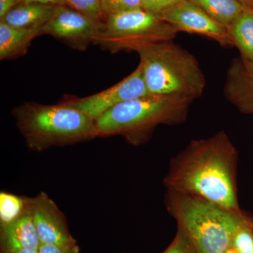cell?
I'll return each mask as SVG.
<instances>
[{
    "instance_id": "cell-9",
    "label": "cell",
    "mask_w": 253,
    "mask_h": 253,
    "mask_svg": "<svg viewBox=\"0 0 253 253\" xmlns=\"http://www.w3.org/2000/svg\"><path fill=\"white\" fill-rule=\"evenodd\" d=\"M158 16L177 32L206 37L226 47L234 46L226 28L214 21L190 0H184Z\"/></svg>"
},
{
    "instance_id": "cell-10",
    "label": "cell",
    "mask_w": 253,
    "mask_h": 253,
    "mask_svg": "<svg viewBox=\"0 0 253 253\" xmlns=\"http://www.w3.org/2000/svg\"><path fill=\"white\" fill-rule=\"evenodd\" d=\"M33 219L41 244H77L68 229L64 214L46 193L30 197Z\"/></svg>"
},
{
    "instance_id": "cell-11",
    "label": "cell",
    "mask_w": 253,
    "mask_h": 253,
    "mask_svg": "<svg viewBox=\"0 0 253 253\" xmlns=\"http://www.w3.org/2000/svg\"><path fill=\"white\" fill-rule=\"evenodd\" d=\"M224 96L241 112L253 115V61L240 56L226 73Z\"/></svg>"
},
{
    "instance_id": "cell-18",
    "label": "cell",
    "mask_w": 253,
    "mask_h": 253,
    "mask_svg": "<svg viewBox=\"0 0 253 253\" xmlns=\"http://www.w3.org/2000/svg\"><path fill=\"white\" fill-rule=\"evenodd\" d=\"M231 248L239 253H253V222L248 219L234 234Z\"/></svg>"
},
{
    "instance_id": "cell-8",
    "label": "cell",
    "mask_w": 253,
    "mask_h": 253,
    "mask_svg": "<svg viewBox=\"0 0 253 253\" xmlns=\"http://www.w3.org/2000/svg\"><path fill=\"white\" fill-rule=\"evenodd\" d=\"M145 82L142 66L137 68L127 77L109 89L87 97L73 100L66 103L96 121L109 110L118 105L149 94Z\"/></svg>"
},
{
    "instance_id": "cell-29",
    "label": "cell",
    "mask_w": 253,
    "mask_h": 253,
    "mask_svg": "<svg viewBox=\"0 0 253 253\" xmlns=\"http://www.w3.org/2000/svg\"></svg>"
},
{
    "instance_id": "cell-15",
    "label": "cell",
    "mask_w": 253,
    "mask_h": 253,
    "mask_svg": "<svg viewBox=\"0 0 253 253\" xmlns=\"http://www.w3.org/2000/svg\"><path fill=\"white\" fill-rule=\"evenodd\" d=\"M226 30L241 57L253 61V11L245 10Z\"/></svg>"
},
{
    "instance_id": "cell-25",
    "label": "cell",
    "mask_w": 253,
    "mask_h": 253,
    "mask_svg": "<svg viewBox=\"0 0 253 253\" xmlns=\"http://www.w3.org/2000/svg\"><path fill=\"white\" fill-rule=\"evenodd\" d=\"M21 3H38V4L51 5V6H63L68 5L66 0H22Z\"/></svg>"
},
{
    "instance_id": "cell-6",
    "label": "cell",
    "mask_w": 253,
    "mask_h": 253,
    "mask_svg": "<svg viewBox=\"0 0 253 253\" xmlns=\"http://www.w3.org/2000/svg\"><path fill=\"white\" fill-rule=\"evenodd\" d=\"M178 32L157 14L139 8L110 15L96 44L111 51H134L157 42L173 41Z\"/></svg>"
},
{
    "instance_id": "cell-12",
    "label": "cell",
    "mask_w": 253,
    "mask_h": 253,
    "mask_svg": "<svg viewBox=\"0 0 253 253\" xmlns=\"http://www.w3.org/2000/svg\"><path fill=\"white\" fill-rule=\"evenodd\" d=\"M0 228L1 253H12L25 249L38 251L41 246L31 207L22 217Z\"/></svg>"
},
{
    "instance_id": "cell-3",
    "label": "cell",
    "mask_w": 253,
    "mask_h": 253,
    "mask_svg": "<svg viewBox=\"0 0 253 253\" xmlns=\"http://www.w3.org/2000/svg\"><path fill=\"white\" fill-rule=\"evenodd\" d=\"M165 204L196 253H225L233 238L249 218L204 199L174 191H166Z\"/></svg>"
},
{
    "instance_id": "cell-28",
    "label": "cell",
    "mask_w": 253,
    "mask_h": 253,
    "mask_svg": "<svg viewBox=\"0 0 253 253\" xmlns=\"http://www.w3.org/2000/svg\"><path fill=\"white\" fill-rule=\"evenodd\" d=\"M225 253H239L237 251H236L235 249H233V248H230V249H228L227 251H226Z\"/></svg>"
},
{
    "instance_id": "cell-14",
    "label": "cell",
    "mask_w": 253,
    "mask_h": 253,
    "mask_svg": "<svg viewBox=\"0 0 253 253\" xmlns=\"http://www.w3.org/2000/svg\"><path fill=\"white\" fill-rule=\"evenodd\" d=\"M56 6L38 3H21L10 10L1 21L14 28H42Z\"/></svg>"
},
{
    "instance_id": "cell-21",
    "label": "cell",
    "mask_w": 253,
    "mask_h": 253,
    "mask_svg": "<svg viewBox=\"0 0 253 253\" xmlns=\"http://www.w3.org/2000/svg\"><path fill=\"white\" fill-rule=\"evenodd\" d=\"M162 253H196L194 246L184 233L178 230L175 237Z\"/></svg>"
},
{
    "instance_id": "cell-23",
    "label": "cell",
    "mask_w": 253,
    "mask_h": 253,
    "mask_svg": "<svg viewBox=\"0 0 253 253\" xmlns=\"http://www.w3.org/2000/svg\"><path fill=\"white\" fill-rule=\"evenodd\" d=\"M39 253H79L77 244L72 245L41 244L38 249Z\"/></svg>"
},
{
    "instance_id": "cell-13",
    "label": "cell",
    "mask_w": 253,
    "mask_h": 253,
    "mask_svg": "<svg viewBox=\"0 0 253 253\" xmlns=\"http://www.w3.org/2000/svg\"><path fill=\"white\" fill-rule=\"evenodd\" d=\"M42 34V28H14L0 21V59H14L26 54L31 42Z\"/></svg>"
},
{
    "instance_id": "cell-26",
    "label": "cell",
    "mask_w": 253,
    "mask_h": 253,
    "mask_svg": "<svg viewBox=\"0 0 253 253\" xmlns=\"http://www.w3.org/2000/svg\"><path fill=\"white\" fill-rule=\"evenodd\" d=\"M246 9L253 11V0H239Z\"/></svg>"
},
{
    "instance_id": "cell-5",
    "label": "cell",
    "mask_w": 253,
    "mask_h": 253,
    "mask_svg": "<svg viewBox=\"0 0 253 253\" xmlns=\"http://www.w3.org/2000/svg\"><path fill=\"white\" fill-rule=\"evenodd\" d=\"M135 51L150 93L186 95L194 99L204 93L206 80L197 59L172 41L149 43Z\"/></svg>"
},
{
    "instance_id": "cell-16",
    "label": "cell",
    "mask_w": 253,
    "mask_h": 253,
    "mask_svg": "<svg viewBox=\"0 0 253 253\" xmlns=\"http://www.w3.org/2000/svg\"><path fill=\"white\" fill-rule=\"evenodd\" d=\"M226 28L244 12L246 8L239 0H190Z\"/></svg>"
},
{
    "instance_id": "cell-19",
    "label": "cell",
    "mask_w": 253,
    "mask_h": 253,
    "mask_svg": "<svg viewBox=\"0 0 253 253\" xmlns=\"http://www.w3.org/2000/svg\"><path fill=\"white\" fill-rule=\"evenodd\" d=\"M68 6L100 22L106 19L100 0H66Z\"/></svg>"
},
{
    "instance_id": "cell-22",
    "label": "cell",
    "mask_w": 253,
    "mask_h": 253,
    "mask_svg": "<svg viewBox=\"0 0 253 253\" xmlns=\"http://www.w3.org/2000/svg\"><path fill=\"white\" fill-rule=\"evenodd\" d=\"M182 1L184 0H141V8L158 15Z\"/></svg>"
},
{
    "instance_id": "cell-17",
    "label": "cell",
    "mask_w": 253,
    "mask_h": 253,
    "mask_svg": "<svg viewBox=\"0 0 253 253\" xmlns=\"http://www.w3.org/2000/svg\"><path fill=\"white\" fill-rule=\"evenodd\" d=\"M30 197L11 193H0V226L13 222L30 210Z\"/></svg>"
},
{
    "instance_id": "cell-2",
    "label": "cell",
    "mask_w": 253,
    "mask_h": 253,
    "mask_svg": "<svg viewBox=\"0 0 253 253\" xmlns=\"http://www.w3.org/2000/svg\"><path fill=\"white\" fill-rule=\"evenodd\" d=\"M194 100L186 95L149 93L126 101L95 121L98 136L121 135L131 144H143L158 126L185 122Z\"/></svg>"
},
{
    "instance_id": "cell-7",
    "label": "cell",
    "mask_w": 253,
    "mask_h": 253,
    "mask_svg": "<svg viewBox=\"0 0 253 253\" xmlns=\"http://www.w3.org/2000/svg\"><path fill=\"white\" fill-rule=\"evenodd\" d=\"M104 24L68 5H63L55 7L42 31V34L50 35L76 49H83L89 43H96Z\"/></svg>"
},
{
    "instance_id": "cell-4",
    "label": "cell",
    "mask_w": 253,
    "mask_h": 253,
    "mask_svg": "<svg viewBox=\"0 0 253 253\" xmlns=\"http://www.w3.org/2000/svg\"><path fill=\"white\" fill-rule=\"evenodd\" d=\"M13 113L31 151L42 152L99 136L95 120L67 104L49 106L26 102Z\"/></svg>"
},
{
    "instance_id": "cell-1",
    "label": "cell",
    "mask_w": 253,
    "mask_h": 253,
    "mask_svg": "<svg viewBox=\"0 0 253 253\" xmlns=\"http://www.w3.org/2000/svg\"><path fill=\"white\" fill-rule=\"evenodd\" d=\"M237 158L236 147L224 131L195 139L172 158L164 185L167 191L241 212L236 185Z\"/></svg>"
},
{
    "instance_id": "cell-27",
    "label": "cell",
    "mask_w": 253,
    "mask_h": 253,
    "mask_svg": "<svg viewBox=\"0 0 253 253\" xmlns=\"http://www.w3.org/2000/svg\"><path fill=\"white\" fill-rule=\"evenodd\" d=\"M12 253H39L37 250L25 249Z\"/></svg>"
},
{
    "instance_id": "cell-24",
    "label": "cell",
    "mask_w": 253,
    "mask_h": 253,
    "mask_svg": "<svg viewBox=\"0 0 253 253\" xmlns=\"http://www.w3.org/2000/svg\"><path fill=\"white\" fill-rule=\"evenodd\" d=\"M21 2L22 0H0V18H2L10 10Z\"/></svg>"
},
{
    "instance_id": "cell-20",
    "label": "cell",
    "mask_w": 253,
    "mask_h": 253,
    "mask_svg": "<svg viewBox=\"0 0 253 253\" xmlns=\"http://www.w3.org/2000/svg\"><path fill=\"white\" fill-rule=\"evenodd\" d=\"M106 17L111 14L141 8V0H100Z\"/></svg>"
}]
</instances>
